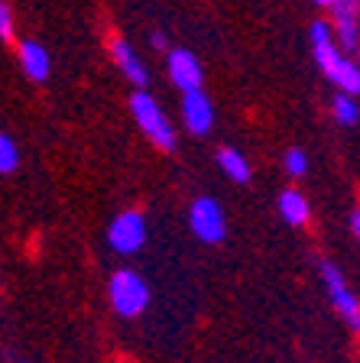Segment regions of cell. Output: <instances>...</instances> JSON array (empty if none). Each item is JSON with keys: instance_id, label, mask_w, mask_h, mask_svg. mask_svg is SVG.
<instances>
[{"instance_id": "9", "label": "cell", "mask_w": 360, "mask_h": 363, "mask_svg": "<svg viewBox=\"0 0 360 363\" xmlns=\"http://www.w3.org/2000/svg\"><path fill=\"white\" fill-rule=\"evenodd\" d=\"M169 78H173L182 91L202 88V65H198V59L188 52V49H175V52L169 55Z\"/></svg>"}, {"instance_id": "20", "label": "cell", "mask_w": 360, "mask_h": 363, "mask_svg": "<svg viewBox=\"0 0 360 363\" xmlns=\"http://www.w3.org/2000/svg\"><path fill=\"white\" fill-rule=\"evenodd\" d=\"M315 4H328V7H331V4H334V0H315Z\"/></svg>"}, {"instance_id": "11", "label": "cell", "mask_w": 360, "mask_h": 363, "mask_svg": "<svg viewBox=\"0 0 360 363\" xmlns=\"http://www.w3.org/2000/svg\"><path fill=\"white\" fill-rule=\"evenodd\" d=\"M20 62H23V72L33 78V82H43L49 78V55L39 43H23L20 45Z\"/></svg>"}, {"instance_id": "17", "label": "cell", "mask_w": 360, "mask_h": 363, "mask_svg": "<svg viewBox=\"0 0 360 363\" xmlns=\"http://www.w3.org/2000/svg\"><path fill=\"white\" fill-rule=\"evenodd\" d=\"M13 36V13H10L7 4H0V39Z\"/></svg>"}, {"instance_id": "10", "label": "cell", "mask_w": 360, "mask_h": 363, "mask_svg": "<svg viewBox=\"0 0 360 363\" xmlns=\"http://www.w3.org/2000/svg\"><path fill=\"white\" fill-rule=\"evenodd\" d=\"M111 55H114V62L120 65V72H124V75H127L136 88H140V84H146V68H143V62L136 59L133 45H130L127 39H114V43H111Z\"/></svg>"}, {"instance_id": "4", "label": "cell", "mask_w": 360, "mask_h": 363, "mask_svg": "<svg viewBox=\"0 0 360 363\" xmlns=\"http://www.w3.org/2000/svg\"><path fill=\"white\" fill-rule=\"evenodd\" d=\"M107 243L117 253H136L146 243V220L140 211H120L107 227Z\"/></svg>"}, {"instance_id": "15", "label": "cell", "mask_w": 360, "mask_h": 363, "mask_svg": "<svg viewBox=\"0 0 360 363\" xmlns=\"http://www.w3.org/2000/svg\"><path fill=\"white\" fill-rule=\"evenodd\" d=\"M16 159H20V152H16V143L10 140L7 133H0V172H13V169H16Z\"/></svg>"}, {"instance_id": "14", "label": "cell", "mask_w": 360, "mask_h": 363, "mask_svg": "<svg viewBox=\"0 0 360 363\" xmlns=\"http://www.w3.org/2000/svg\"><path fill=\"white\" fill-rule=\"evenodd\" d=\"M334 113H338L341 123L354 127V123L360 121V111H357V101H354V94H338V101H334Z\"/></svg>"}, {"instance_id": "6", "label": "cell", "mask_w": 360, "mask_h": 363, "mask_svg": "<svg viewBox=\"0 0 360 363\" xmlns=\"http://www.w3.org/2000/svg\"><path fill=\"white\" fill-rule=\"evenodd\" d=\"M322 279H324V286H328V292H331V302H334V308H338L341 315L347 318V325L357 331L360 308H357V298L351 295V289L344 286V276H341V269L334 263H322Z\"/></svg>"}, {"instance_id": "1", "label": "cell", "mask_w": 360, "mask_h": 363, "mask_svg": "<svg viewBox=\"0 0 360 363\" xmlns=\"http://www.w3.org/2000/svg\"><path fill=\"white\" fill-rule=\"evenodd\" d=\"M312 45H315V59L324 75L338 84V88H344V94H357L360 91L357 62L334 45V36H331L328 23H315V26H312Z\"/></svg>"}, {"instance_id": "12", "label": "cell", "mask_w": 360, "mask_h": 363, "mask_svg": "<svg viewBox=\"0 0 360 363\" xmlns=\"http://www.w3.org/2000/svg\"><path fill=\"white\" fill-rule=\"evenodd\" d=\"M279 211H283V218L293 227H299L308 220V201L299 191H283V195H279Z\"/></svg>"}, {"instance_id": "18", "label": "cell", "mask_w": 360, "mask_h": 363, "mask_svg": "<svg viewBox=\"0 0 360 363\" xmlns=\"http://www.w3.org/2000/svg\"><path fill=\"white\" fill-rule=\"evenodd\" d=\"M357 230H360V214L351 211V234H357Z\"/></svg>"}, {"instance_id": "2", "label": "cell", "mask_w": 360, "mask_h": 363, "mask_svg": "<svg viewBox=\"0 0 360 363\" xmlns=\"http://www.w3.org/2000/svg\"><path fill=\"white\" fill-rule=\"evenodd\" d=\"M107 295H111V305L117 315L124 318H133L140 315L146 305H150V289L146 282L130 269H120L111 276V286H107Z\"/></svg>"}, {"instance_id": "16", "label": "cell", "mask_w": 360, "mask_h": 363, "mask_svg": "<svg viewBox=\"0 0 360 363\" xmlns=\"http://www.w3.org/2000/svg\"><path fill=\"white\" fill-rule=\"evenodd\" d=\"M285 169H289L293 175H305L308 172L305 152H302V150H289V152H285Z\"/></svg>"}, {"instance_id": "3", "label": "cell", "mask_w": 360, "mask_h": 363, "mask_svg": "<svg viewBox=\"0 0 360 363\" xmlns=\"http://www.w3.org/2000/svg\"><path fill=\"white\" fill-rule=\"evenodd\" d=\"M130 107H133V117L136 123L143 127V133L150 136L153 143L159 146V150H175V133L173 127H169V121H165V113L163 107L156 104V101L146 94V91H136L133 98H130Z\"/></svg>"}, {"instance_id": "7", "label": "cell", "mask_w": 360, "mask_h": 363, "mask_svg": "<svg viewBox=\"0 0 360 363\" xmlns=\"http://www.w3.org/2000/svg\"><path fill=\"white\" fill-rule=\"evenodd\" d=\"M182 117H185V127L195 136H204L211 130V123H214V107H211V98L202 88L185 91V98H182Z\"/></svg>"}, {"instance_id": "13", "label": "cell", "mask_w": 360, "mask_h": 363, "mask_svg": "<svg viewBox=\"0 0 360 363\" xmlns=\"http://www.w3.org/2000/svg\"><path fill=\"white\" fill-rule=\"evenodd\" d=\"M218 162H221V169H224V175L227 179H234V182H250V166H247V159L240 156L237 150H221L218 152Z\"/></svg>"}, {"instance_id": "5", "label": "cell", "mask_w": 360, "mask_h": 363, "mask_svg": "<svg viewBox=\"0 0 360 363\" xmlns=\"http://www.w3.org/2000/svg\"><path fill=\"white\" fill-rule=\"evenodd\" d=\"M188 227L192 234L204 243H221L224 240V211L218 208L214 198H198L188 211Z\"/></svg>"}, {"instance_id": "19", "label": "cell", "mask_w": 360, "mask_h": 363, "mask_svg": "<svg viewBox=\"0 0 360 363\" xmlns=\"http://www.w3.org/2000/svg\"><path fill=\"white\" fill-rule=\"evenodd\" d=\"M150 43H153V49H165V36H159V33L150 39Z\"/></svg>"}, {"instance_id": "8", "label": "cell", "mask_w": 360, "mask_h": 363, "mask_svg": "<svg viewBox=\"0 0 360 363\" xmlns=\"http://www.w3.org/2000/svg\"><path fill=\"white\" fill-rule=\"evenodd\" d=\"M334 26H338L341 52L354 55L357 52V0H334Z\"/></svg>"}]
</instances>
